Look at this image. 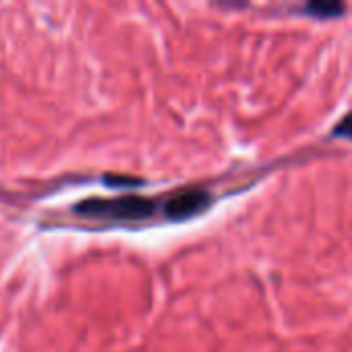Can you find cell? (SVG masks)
<instances>
[{
    "label": "cell",
    "instance_id": "6da1fadb",
    "mask_svg": "<svg viewBox=\"0 0 352 352\" xmlns=\"http://www.w3.org/2000/svg\"><path fill=\"white\" fill-rule=\"evenodd\" d=\"M76 212L87 219L101 221H142L153 217L155 202L140 196H122V198H91L76 206Z\"/></svg>",
    "mask_w": 352,
    "mask_h": 352
},
{
    "label": "cell",
    "instance_id": "7a4b0ae2",
    "mask_svg": "<svg viewBox=\"0 0 352 352\" xmlns=\"http://www.w3.org/2000/svg\"><path fill=\"white\" fill-rule=\"evenodd\" d=\"M208 202H210V196L200 188L182 190L165 202V214L173 221H184L188 217H194L202 208H206Z\"/></svg>",
    "mask_w": 352,
    "mask_h": 352
},
{
    "label": "cell",
    "instance_id": "3957f363",
    "mask_svg": "<svg viewBox=\"0 0 352 352\" xmlns=\"http://www.w3.org/2000/svg\"><path fill=\"white\" fill-rule=\"evenodd\" d=\"M305 10L311 16H318V19H332V16H338L344 10V4H338V2H311V4L305 6Z\"/></svg>",
    "mask_w": 352,
    "mask_h": 352
},
{
    "label": "cell",
    "instance_id": "277c9868",
    "mask_svg": "<svg viewBox=\"0 0 352 352\" xmlns=\"http://www.w3.org/2000/svg\"><path fill=\"white\" fill-rule=\"evenodd\" d=\"M334 134L340 136V138H349V140H352V113H349V116L334 128Z\"/></svg>",
    "mask_w": 352,
    "mask_h": 352
}]
</instances>
